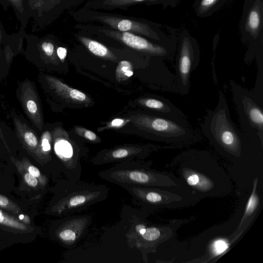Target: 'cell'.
Segmentation results:
<instances>
[{
  "label": "cell",
  "instance_id": "6da1fadb",
  "mask_svg": "<svg viewBox=\"0 0 263 263\" xmlns=\"http://www.w3.org/2000/svg\"><path fill=\"white\" fill-rule=\"evenodd\" d=\"M201 128L218 151L230 156H239L244 150L263 144L257 135L238 129L231 118L226 98L221 91L215 109L207 111Z\"/></svg>",
  "mask_w": 263,
  "mask_h": 263
},
{
  "label": "cell",
  "instance_id": "7a4b0ae2",
  "mask_svg": "<svg viewBox=\"0 0 263 263\" xmlns=\"http://www.w3.org/2000/svg\"><path fill=\"white\" fill-rule=\"evenodd\" d=\"M108 194L109 190L105 185L66 178L50 212L58 216H67L104 200Z\"/></svg>",
  "mask_w": 263,
  "mask_h": 263
},
{
  "label": "cell",
  "instance_id": "3957f363",
  "mask_svg": "<svg viewBox=\"0 0 263 263\" xmlns=\"http://www.w3.org/2000/svg\"><path fill=\"white\" fill-rule=\"evenodd\" d=\"M71 17L80 23H99L109 28L131 32L158 39L156 33L144 21L133 16L104 12L84 7L69 11Z\"/></svg>",
  "mask_w": 263,
  "mask_h": 263
},
{
  "label": "cell",
  "instance_id": "277c9868",
  "mask_svg": "<svg viewBox=\"0 0 263 263\" xmlns=\"http://www.w3.org/2000/svg\"><path fill=\"white\" fill-rule=\"evenodd\" d=\"M230 85L241 130L257 135L263 141V101L232 80Z\"/></svg>",
  "mask_w": 263,
  "mask_h": 263
},
{
  "label": "cell",
  "instance_id": "5b68a950",
  "mask_svg": "<svg viewBox=\"0 0 263 263\" xmlns=\"http://www.w3.org/2000/svg\"><path fill=\"white\" fill-rule=\"evenodd\" d=\"M99 177L120 186L133 185L143 186L159 185V174L151 170L149 165L140 161L126 160L99 172Z\"/></svg>",
  "mask_w": 263,
  "mask_h": 263
},
{
  "label": "cell",
  "instance_id": "8992f818",
  "mask_svg": "<svg viewBox=\"0 0 263 263\" xmlns=\"http://www.w3.org/2000/svg\"><path fill=\"white\" fill-rule=\"evenodd\" d=\"M74 28L90 35L118 42L130 48L152 56L170 59V53L164 47L153 43L141 35L115 30L104 26L90 23H79Z\"/></svg>",
  "mask_w": 263,
  "mask_h": 263
},
{
  "label": "cell",
  "instance_id": "52a82bcc",
  "mask_svg": "<svg viewBox=\"0 0 263 263\" xmlns=\"http://www.w3.org/2000/svg\"><path fill=\"white\" fill-rule=\"evenodd\" d=\"M199 58L190 43L184 40L180 49L175 67L179 93L189 92L192 72L198 66Z\"/></svg>",
  "mask_w": 263,
  "mask_h": 263
},
{
  "label": "cell",
  "instance_id": "ba28073f",
  "mask_svg": "<svg viewBox=\"0 0 263 263\" xmlns=\"http://www.w3.org/2000/svg\"><path fill=\"white\" fill-rule=\"evenodd\" d=\"M53 139L54 151L64 166L66 178L79 180L82 167L77 158L74 156L72 145L67 138L61 135L60 129H55Z\"/></svg>",
  "mask_w": 263,
  "mask_h": 263
},
{
  "label": "cell",
  "instance_id": "9c48e42d",
  "mask_svg": "<svg viewBox=\"0 0 263 263\" xmlns=\"http://www.w3.org/2000/svg\"><path fill=\"white\" fill-rule=\"evenodd\" d=\"M91 219L88 215L66 217L55 231L57 238L66 246H72L84 235Z\"/></svg>",
  "mask_w": 263,
  "mask_h": 263
},
{
  "label": "cell",
  "instance_id": "30bf717a",
  "mask_svg": "<svg viewBox=\"0 0 263 263\" xmlns=\"http://www.w3.org/2000/svg\"><path fill=\"white\" fill-rule=\"evenodd\" d=\"M62 0H28L30 14L35 25L43 28L57 18L56 9Z\"/></svg>",
  "mask_w": 263,
  "mask_h": 263
},
{
  "label": "cell",
  "instance_id": "8fae6325",
  "mask_svg": "<svg viewBox=\"0 0 263 263\" xmlns=\"http://www.w3.org/2000/svg\"><path fill=\"white\" fill-rule=\"evenodd\" d=\"M20 98L23 109L28 118L39 130L42 128V117L40 103L34 87L29 82L21 88Z\"/></svg>",
  "mask_w": 263,
  "mask_h": 263
},
{
  "label": "cell",
  "instance_id": "7c38bea8",
  "mask_svg": "<svg viewBox=\"0 0 263 263\" xmlns=\"http://www.w3.org/2000/svg\"><path fill=\"white\" fill-rule=\"evenodd\" d=\"M140 104L155 112L158 116L170 118H186L181 109L163 97H148L140 100Z\"/></svg>",
  "mask_w": 263,
  "mask_h": 263
},
{
  "label": "cell",
  "instance_id": "4fadbf2b",
  "mask_svg": "<svg viewBox=\"0 0 263 263\" xmlns=\"http://www.w3.org/2000/svg\"><path fill=\"white\" fill-rule=\"evenodd\" d=\"M16 135L21 143L28 153L35 159L40 142L34 131L17 117L13 118Z\"/></svg>",
  "mask_w": 263,
  "mask_h": 263
},
{
  "label": "cell",
  "instance_id": "5bb4252c",
  "mask_svg": "<svg viewBox=\"0 0 263 263\" xmlns=\"http://www.w3.org/2000/svg\"><path fill=\"white\" fill-rule=\"evenodd\" d=\"M45 78L50 88L65 99L78 102H85L89 99L84 92L70 87L55 77L47 76Z\"/></svg>",
  "mask_w": 263,
  "mask_h": 263
},
{
  "label": "cell",
  "instance_id": "9a60e30c",
  "mask_svg": "<svg viewBox=\"0 0 263 263\" xmlns=\"http://www.w3.org/2000/svg\"><path fill=\"white\" fill-rule=\"evenodd\" d=\"M74 35L78 40L93 54L110 60L116 59V55L107 47L101 42L89 37L88 35H86L85 32L80 31Z\"/></svg>",
  "mask_w": 263,
  "mask_h": 263
},
{
  "label": "cell",
  "instance_id": "2e32d148",
  "mask_svg": "<svg viewBox=\"0 0 263 263\" xmlns=\"http://www.w3.org/2000/svg\"><path fill=\"white\" fill-rule=\"evenodd\" d=\"M25 33V31L20 30L11 34L7 33L0 20V60L3 54L7 55L20 48Z\"/></svg>",
  "mask_w": 263,
  "mask_h": 263
},
{
  "label": "cell",
  "instance_id": "e0dca14e",
  "mask_svg": "<svg viewBox=\"0 0 263 263\" xmlns=\"http://www.w3.org/2000/svg\"><path fill=\"white\" fill-rule=\"evenodd\" d=\"M0 5L4 10L10 7L20 23L19 30L25 31L28 22L30 18L28 7V0H0Z\"/></svg>",
  "mask_w": 263,
  "mask_h": 263
},
{
  "label": "cell",
  "instance_id": "ac0fdd59",
  "mask_svg": "<svg viewBox=\"0 0 263 263\" xmlns=\"http://www.w3.org/2000/svg\"><path fill=\"white\" fill-rule=\"evenodd\" d=\"M0 227H4L14 233L32 232L33 228L22 222L18 216L7 213L0 208Z\"/></svg>",
  "mask_w": 263,
  "mask_h": 263
},
{
  "label": "cell",
  "instance_id": "d6986e66",
  "mask_svg": "<svg viewBox=\"0 0 263 263\" xmlns=\"http://www.w3.org/2000/svg\"><path fill=\"white\" fill-rule=\"evenodd\" d=\"M51 135L49 131L44 132L40 141L36 161L41 164L46 163L50 160V153L51 149Z\"/></svg>",
  "mask_w": 263,
  "mask_h": 263
},
{
  "label": "cell",
  "instance_id": "ffe728a7",
  "mask_svg": "<svg viewBox=\"0 0 263 263\" xmlns=\"http://www.w3.org/2000/svg\"><path fill=\"white\" fill-rule=\"evenodd\" d=\"M116 78L118 82L127 80L134 74L132 63L128 60L121 61L116 70Z\"/></svg>",
  "mask_w": 263,
  "mask_h": 263
},
{
  "label": "cell",
  "instance_id": "44dd1931",
  "mask_svg": "<svg viewBox=\"0 0 263 263\" xmlns=\"http://www.w3.org/2000/svg\"><path fill=\"white\" fill-rule=\"evenodd\" d=\"M11 162L16 167L18 172L22 176L24 182L31 187H36L40 185L37 178L30 174L22 165L20 160L11 156L10 157Z\"/></svg>",
  "mask_w": 263,
  "mask_h": 263
},
{
  "label": "cell",
  "instance_id": "7402d4cb",
  "mask_svg": "<svg viewBox=\"0 0 263 263\" xmlns=\"http://www.w3.org/2000/svg\"><path fill=\"white\" fill-rule=\"evenodd\" d=\"M20 162L23 166L30 174L37 179L40 185L45 186L48 182L47 177L44 175L39 170V169L34 166L27 158L24 157Z\"/></svg>",
  "mask_w": 263,
  "mask_h": 263
},
{
  "label": "cell",
  "instance_id": "603a6c76",
  "mask_svg": "<svg viewBox=\"0 0 263 263\" xmlns=\"http://www.w3.org/2000/svg\"><path fill=\"white\" fill-rule=\"evenodd\" d=\"M0 208L6 210L9 213L18 216L24 214L20 207L8 197L0 194Z\"/></svg>",
  "mask_w": 263,
  "mask_h": 263
},
{
  "label": "cell",
  "instance_id": "cb8c5ba5",
  "mask_svg": "<svg viewBox=\"0 0 263 263\" xmlns=\"http://www.w3.org/2000/svg\"><path fill=\"white\" fill-rule=\"evenodd\" d=\"M229 247V244L223 239L215 240L212 245V249L216 255H218L224 252Z\"/></svg>",
  "mask_w": 263,
  "mask_h": 263
},
{
  "label": "cell",
  "instance_id": "d4e9b609",
  "mask_svg": "<svg viewBox=\"0 0 263 263\" xmlns=\"http://www.w3.org/2000/svg\"><path fill=\"white\" fill-rule=\"evenodd\" d=\"M248 23L250 28L253 30H256L260 25V16L258 12L253 10L251 11L248 18Z\"/></svg>",
  "mask_w": 263,
  "mask_h": 263
},
{
  "label": "cell",
  "instance_id": "484cf974",
  "mask_svg": "<svg viewBox=\"0 0 263 263\" xmlns=\"http://www.w3.org/2000/svg\"><path fill=\"white\" fill-rule=\"evenodd\" d=\"M76 132H77L78 134L81 135L86 139L91 141H96L97 138V135L94 132L83 128L77 127Z\"/></svg>",
  "mask_w": 263,
  "mask_h": 263
},
{
  "label": "cell",
  "instance_id": "4316f807",
  "mask_svg": "<svg viewBox=\"0 0 263 263\" xmlns=\"http://www.w3.org/2000/svg\"><path fill=\"white\" fill-rule=\"evenodd\" d=\"M257 203V199L255 194L253 192L251 195L248 202L247 203L246 214H251L254 210Z\"/></svg>",
  "mask_w": 263,
  "mask_h": 263
},
{
  "label": "cell",
  "instance_id": "83f0119b",
  "mask_svg": "<svg viewBox=\"0 0 263 263\" xmlns=\"http://www.w3.org/2000/svg\"><path fill=\"white\" fill-rule=\"evenodd\" d=\"M56 53L58 58L64 62L67 57V49L64 47L58 46L56 48Z\"/></svg>",
  "mask_w": 263,
  "mask_h": 263
},
{
  "label": "cell",
  "instance_id": "f1b7e54d",
  "mask_svg": "<svg viewBox=\"0 0 263 263\" xmlns=\"http://www.w3.org/2000/svg\"><path fill=\"white\" fill-rule=\"evenodd\" d=\"M126 123V121L122 119H115L108 125L109 127H119L123 126Z\"/></svg>",
  "mask_w": 263,
  "mask_h": 263
},
{
  "label": "cell",
  "instance_id": "f546056e",
  "mask_svg": "<svg viewBox=\"0 0 263 263\" xmlns=\"http://www.w3.org/2000/svg\"><path fill=\"white\" fill-rule=\"evenodd\" d=\"M217 0H202L201 5L204 8H208L213 5Z\"/></svg>",
  "mask_w": 263,
  "mask_h": 263
},
{
  "label": "cell",
  "instance_id": "4dcf8cb0",
  "mask_svg": "<svg viewBox=\"0 0 263 263\" xmlns=\"http://www.w3.org/2000/svg\"><path fill=\"white\" fill-rule=\"evenodd\" d=\"M0 138L1 139V140L2 141V142H3L6 148L7 149V150L10 152V149H9V147L5 140V137H4V136L3 135V133L2 132V129L1 128V126H0Z\"/></svg>",
  "mask_w": 263,
  "mask_h": 263
}]
</instances>
